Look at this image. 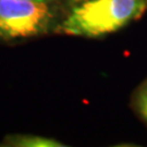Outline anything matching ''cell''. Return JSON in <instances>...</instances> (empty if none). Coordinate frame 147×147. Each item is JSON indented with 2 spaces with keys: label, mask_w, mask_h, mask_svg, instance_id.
Listing matches in <instances>:
<instances>
[{
  "label": "cell",
  "mask_w": 147,
  "mask_h": 147,
  "mask_svg": "<svg viewBox=\"0 0 147 147\" xmlns=\"http://www.w3.org/2000/svg\"><path fill=\"white\" fill-rule=\"evenodd\" d=\"M147 10V0H85L72 9L56 28L69 36L98 38L123 28Z\"/></svg>",
  "instance_id": "6da1fadb"
},
{
  "label": "cell",
  "mask_w": 147,
  "mask_h": 147,
  "mask_svg": "<svg viewBox=\"0 0 147 147\" xmlns=\"http://www.w3.org/2000/svg\"><path fill=\"white\" fill-rule=\"evenodd\" d=\"M50 3L36 0H0V42L48 33L55 22Z\"/></svg>",
  "instance_id": "7a4b0ae2"
},
{
  "label": "cell",
  "mask_w": 147,
  "mask_h": 147,
  "mask_svg": "<svg viewBox=\"0 0 147 147\" xmlns=\"http://www.w3.org/2000/svg\"><path fill=\"white\" fill-rule=\"evenodd\" d=\"M3 146L16 147H62L64 144L50 137L34 134H11L3 140Z\"/></svg>",
  "instance_id": "3957f363"
},
{
  "label": "cell",
  "mask_w": 147,
  "mask_h": 147,
  "mask_svg": "<svg viewBox=\"0 0 147 147\" xmlns=\"http://www.w3.org/2000/svg\"><path fill=\"white\" fill-rule=\"evenodd\" d=\"M135 106L138 113L147 122V81H145L137 90L135 97Z\"/></svg>",
  "instance_id": "277c9868"
},
{
  "label": "cell",
  "mask_w": 147,
  "mask_h": 147,
  "mask_svg": "<svg viewBox=\"0 0 147 147\" xmlns=\"http://www.w3.org/2000/svg\"><path fill=\"white\" fill-rule=\"evenodd\" d=\"M69 2H71L72 5H76V3H80V2H82V1H85V0H68Z\"/></svg>",
  "instance_id": "5b68a950"
},
{
  "label": "cell",
  "mask_w": 147,
  "mask_h": 147,
  "mask_svg": "<svg viewBox=\"0 0 147 147\" xmlns=\"http://www.w3.org/2000/svg\"><path fill=\"white\" fill-rule=\"evenodd\" d=\"M36 1H45V2H51L53 3V1H56V0H36Z\"/></svg>",
  "instance_id": "8992f818"
}]
</instances>
